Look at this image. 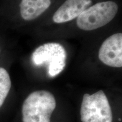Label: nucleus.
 Masks as SVG:
<instances>
[{"mask_svg":"<svg viewBox=\"0 0 122 122\" xmlns=\"http://www.w3.org/2000/svg\"><path fill=\"white\" fill-rule=\"evenodd\" d=\"M51 5L50 0H22L20 11L22 18L32 20L40 16Z\"/></svg>","mask_w":122,"mask_h":122,"instance_id":"7","label":"nucleus"},{"mask_svg":"<svg viewBox=\"0 0 122 122\" xmlns=\"http://www.w3.org/2000/svg\"><path fill=\"white\" fill-rule=\"evenodd\" d=\"M0 51H1V50H0Z\"/></svg>","mask_w":122,"mask_h":122,"instance_id":"9","label":"nucleus"},{"mask_svg":"<svg viewBox=\"0 0 122 122\" xmlns=\"http://www.w3.org/2000/svg\"><path fill=\"white\" fill-rule=\"evenodd\" d=\"M66 50L61 44L56 42L40 45L32 55V61L35 66H47L50 77H54L63 71L66 66Z\"/></svg>","mask_w":122,"mask_h":122,"instance_id":"2","label":"nucleus"},{"mask_svg":"<svg viewBox=\"0 0 122 122\" xmlns=\"http://www.w3.org/2000/svg\"><path fill=\"white\" fill-rule=\"evenodd\" d=\"M11 86L9 73L5 68L0 67V107L4 104Z\"/></svg>","mask_w":122,"mask_h":122,"instance_id":"8","label":"nucleus"},{"mask_svg":"<svg viewBox=\"0 0 122 122\" xmlns=\"http://www.w3.org/2000/svg\"><path fill=\"white\" fill-rule=\"evenodd\" d=\"M92 0H66L53 16L54 22L63 23L77 18L88 8Z\"/></svg>","mask_w":122,"mask_h":122,"instance_id":"6","label":"nucleus"},{"mask_svg":"<svg viewBox=\"0 0 122 122\" xmlns=\"http://www.w3.org/2000/svg\"><path fill=\"white\" fill-rule=\"evenodd\" d=\"M56 107V99L52 93L44 90L33 92L23 104V122H50Z\"/></svg>","mask_w":122,"mask_h":122,"instance_id":"1","label":"nucleus"},{"mask_svg":"<svg viewBox=\"0 0 122 122\" xmlns=\"http://www.w3.org/2000/svg\"><path fill=\"white\" fill-rule=\"evenodd\" d=\"M118 10V5L112 1L97 3L86 9L77 18V25L84 30H96L110 22Z\"/></svg>","mask_w":122,"mask_h":122,"instance_id":"3","label":"nucleus"},{"mask_svg":"<svg viewBox=\"0 0 122 122\" xmlns=\"http://www.w3.org/2000/svg\"><path fill=\"white\" fill-rule=\"evenodd\" d=\"M122 34L115 33L106 39L101 46L98 53L100 60L112 67L122 66Z\"/></svg>","mask_w":122,"mask_h":122,"instance_id":"5","label":"nucleus"},{"mask_svg":"<svg viewBox=\"0 0 122 122\" xmlns=\"http://www.w3.org/2000/svg\"><path fill=\"white\" fill-rule=\"evenodd\" d=\"M80 116L82 122H112L111 106L103 91L84 95Z\"/></svg>","mask_w":122,"mask_h":122,"instance_id":"4","label":"nucleus"}]
</instances>
